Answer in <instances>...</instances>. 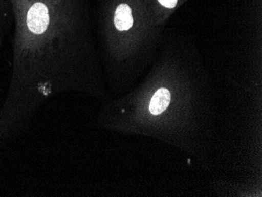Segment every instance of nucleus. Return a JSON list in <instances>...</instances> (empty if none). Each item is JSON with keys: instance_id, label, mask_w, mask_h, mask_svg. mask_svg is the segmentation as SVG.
Returning a JSON list of instances; mask_svg holds the SVG:
<instances>
[{"instance_id": "f03ea898", "label": "nucleus", "mask_w": 262, "mask_h": 197, "mask_svg": "<svg viewBox=\"0 0 262 197\" xmlns=\"http://www.w3.org/2000/svg\"><path fill=\"white\" fill-rule=\"evenodd\" d=\"M134 19L131 8L127 4H120L116 8L114 16V25L120 32H126L132 28Z\"/></svg>"}, {"instance_id": "f257e3e1", "label": "nucleus", "mask_w": 262, "mask_h": 197, "mask_svg": "<svg viewBox=\"0 0 262 197\" xmlns=\"http://www.w3.org/2000/svg\"><path fill=\"white\" fill-rule=\"evenodd\" d=\"M29 32L35 36L43 33L51 24L48 8L42 3H36L29 9L26 19Z\"/></svg>"}, {"instance_id": "20e7f679", "label": "nucleus", "mask_w": 262, "mask_h": 197, "mask_svg": "<svg viewBox=\"0 0 262 197\" xmlns=\"http://www.w3.org/2000/svg\"><path fill=\"white\" fill-rule=\"evenodd\" d=\"M159 2L167 8H173L176 6L178 0H159Z\"/></svg>"}, {"instance_id": "7ed1b4c3", "label": "nucleus", "mask_w": 262, "mask_h": 197, "mask_svg": "<svg viewBox=\"0 0 262 197\" xmlns=\"http://www.w3.org/2000/svg\"><path fill=\"white\" fill-rule=\"evenodd\" d=\"M170 91L165 88H161L155 93L149 104V111L152 115H160L170 105Z\"/></svg>"}]
</instances>
